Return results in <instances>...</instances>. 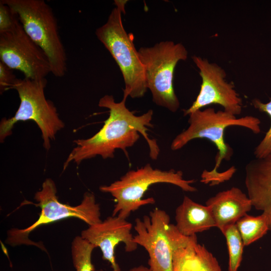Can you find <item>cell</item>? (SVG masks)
<instances>
[{
    "mask_svg": "<svg viewBox=\"0 0 271 271\" xmlns=\"http://www.w3.org/2000/svg\"><path fill=\"white\" fill-rule=\"evenodd\" d=\"M126 98L119 102L115 101L111 95H105L98 102V106L109 110V117L102 127L92 137L77 139L76 145L64 164V170L70 162L79 164L82 161L100 156L103 159L112 158L116 149L122 150L127 155L126 149L134 145L140 138L139 133L147 142L150 156L156 160L160 149L155 139H151L147 133L148 127H153L151 121L153 115L152 109L137 116L125 106Z\"/></svg>",
    "mask_w": 271,
    "mask_h": 271,
    "instance_id": "cell-1",
    "label": "cell"
},
{
    "mask_svg": "<svg viewBox=\"0 0 271 271\" xmlns=\"http://www.w3.org/2000/svg\"><path fill=\"white\" fill-rule=\"evenodd\" d=\"M189 115V127L173 140L171 145V150L181 149L194 139L209 140L215 145L218 150L215 157V165L211 171H203L201 176V182L214 185L229 180L236 171L234 167L223 172H218L222 160H229L233 154L232 149L224 139L225 129L231 126H238L246 128L257 134L261 131L260 120L251 115L237 118L235 115L224 110L215 111L211 107L198 110Z\"/></svg>",
    "mask_w": 271,
    "mask_h": 271,
    "instance_id": "cell-2",
    "label": "cell"
},
{
    "mask_svg": "<svg viewBox=\"0 0 271 271\" xmlns=\"http://www.w3.org/2000/svg\"><path fill=\"white\" fill-rule=\"evenodd\" d=\"M17 14L28 35L46 54L51 73L62 77L67 71V57L57 19L44 0H1Z\"/></svg>",
    "mask_w": 271,
    "mask_h": 271,
    "instance_id": "cell-3",
    "label": "cell"
},
{
    "mask_svg": "<svg viewBox=\"0 0 271 271\" xmlns=\"http://www.w3.org/2000/svg\"><path fill=\"white\" fill-rule=\"evenodd\" d=\"M126 1H115L107 21L97 28L95 35L117 64L125 84L123 98L143 97L148 88L143 66L133 39L125 30L121 18Z\"/></svg>",
    "mask_w": 271,
    "mask_h": 271,
    "instance_id": "cell-4",
    "label": "cell"
},
{
    "mask_svg": "<svg viewBox=\"0 0 271 271\" xmlns=\"http://www.w3.org/2000/svg\"><path fill=\"white\" fill-rule=\"evenodd\" d=\"M181 171L170 170L162 171L154 169L150 164L131 170L108 186H102L99 190L110 194L114 199L115 204L112 216H118L126 219L131 213L142 206L154 204L153 197L142 199L145 193L152 185L168 183L176 185L186 192H195L197 189L191 185L195 180H185Z\"/></svg>",
    "mask_w": 271,
    "mask_h": 271,
    "instance_id": "cell-5",
    "label": "cell"
},
{
    "mask_svg": "<svg viewBox=\"0 0 271 271\" xmlns=\"http://www.w3.org/2000/svg\"><path fill=\"white\" fill-rule=\"evenodd\" d=\"M47 83L46 78L40 80L17 78L11 89L17 91L20 106L14 116L2 119L1 142L12 134L17 122L32 120L41 131L44 147L47 150L50 148V142L55 140L56 133L64 127V123L54 103L45 97L44 89Z\"/></svg>",
    "mask_w": 271,
    "mask_h": 271,
    "instance_id": "cell-6",
    "label": "cell"
},
{
    "mask_svg": "<svg viewBox=\"0 0 271 271\" xmlns=\"http://www.w3.org/2000/svg\"><path fill=\"white\" fill-rule=\"evenodd\" d=\"M138 51L153 101L172 112L177 111L180 102L173 87L174 72L179 61L187 59L186 48L181 43L166 41L141 47Z\"/></svg>",
    "mask_w": 271,
    "mask_h": 271,
    "instance_id": "cell-7",
    "label": "cell"
},
{
    "mask_svg": "<svg viewBox=\"0 0 271 271\" xmlns=\"http://www.w3.org/2000/svg\"><path fill=\"white\" fill-rule=\"evenodd\" d=\"M56 187L51 179H47L42 188L37 192L34 199L40 207L41 213L37 221L24 229L13 228L8 232L7 242L12 246L21 244L33 245L40 248L44 247L38 243L31 241L29 234L37 227L69 217L80 219L89 226L101 222L99 205L96 203L95 196L86 192L80 204L72 206L59 202L56 196Z\"/></svg>",
    "mask_w": 271,
    "mask_h": 271,
    "instance_id": "cell-8",
    "label": "cell"
},
{
    "mask_svg": "<svg viewBox=\"0 0 271 271\" xmlns=\"http://www.w3.org/2000/svg\"><path fill=\"white\" fill-rule=\"evenodd\" d=\"M134 229L137 232L134 241L148 252L151 271H173L175 250L187 244L194 236L181 234L175 225L170 223L167 212L157 208L149 215L136 218Z\"/></svg>",
    "mask_w": 271,
    "mask_h": 271,
    "instance_id": "cell-9",
    "label": "cell"
},
{
    "mask_svg": "<svg viewBox=\"0 0 271 271\" xmlns=\"http://www.w3.org/2000/svg\"><path fill=\"white\" fill-rule=\"evenodd\" d=\"M0 60L22 72L25 78L40 80L51 73L46 54L25 32L20 21L11 30L0 33Z\"/></svg>",
    "mask_w": 271,
    "mask_h": 271,
    "instance_id": "cell-10",
    "label": "cell"
},
{
    "mask_svg": "<svg viewBox=\"0 0 271 271\" xmlns=\"http://www.w3.org/2000/svg\"><path fill=\"white\" fill-rule=\"evenodd\" d=\"M192 58L199 70L202 83L196 100L189 108L183 110L184 115L213 104L220 105L224 111L235 116L240 114L242 108V99L233 84L226 80L225 70L206 59L195 55Z\"/></svg>",
    "mask_w": 271,
    "mask_h": 271,
    "instance_id": "cell-11",
    "label": "cell"
},
{
    "mask_svg": "<svg viewBox=\"0 0 271 271\" xmlns=\"http://www.w3.org/2000/svg\"><path fill=\"white\" fill-rule=\"evenodd\" d=\"M131 229L132 224L125 219L111 216L89 226L81 232V236L95 247L100 248L103 259L109 262L112 271H121L116 261L115 248L122 242L125 251L130 252L137 249L138 245L134 241Z\"/></svg>",
    "mask_w": 271,
    "mask_h": 271,
    "instance_id": "cell-12",
    "label": "cell"
},
{
    "mask_svg": "<svg viewBox=\"0 0 271 271\" xmlns=\"http://www.w3.org/2000/svg\"><path fill=\"white\" fill-rule=\"evenodd\" d=\"M245 185L252 205L265 214L271 231V152L255 158L245 166Z\"/></svg>",
    "mask_w": 271,
    "mask_h": 271,
    "instance_id": "cell-13",
    "label": "cell"
},
{
    "mask_svg": "<svg viewBox=\"0 0 271 271\" xmlns=\"http://www.w3.org/2000/svg\"><path fill=\"white\" fill-rule=\"evenodd\" d=\"M206 205L211 211L216 227L221 232L228 226L235 224L252 207L248 196L235 187L218 192L207 200Z\"/></svg>",
    "mask_w": 271,
    "mask_h": 271,
    "instance_id": "cell-14",
    "label": "cell"
},
{
    "mask_svg": "<svg viewBox=\"0 0 271 271\" xmlns=\"http://www.w3.org/2000/svg\"><path fill=\"white\" fill-rule=\"evenodd\" d=\"M176 227L186 236L207 230L216 224L211 211L207 205L194 202L187 196L175 211Z\"/></svg>",
    "mask_w": 271,
    "mask_h": 271,
    "instance_id": "cell-15",
    "label": "cell"
},
{
    "mask_svg": "<svg viewBox=\"0 0 271 271\" xmlns=\"http://www.w3.org/2000/svg\"><path fill=\"white\" fill-rule=\"evenodd\" d=\"M243 244L247 246L264 235L269 230V220L262 213L257 216L245 214L235 223Z\"/></svg>",
    "mask_w": 271,
    "mask_h": 271,
    "instance_id": "cell-16",
    "label": "cell"
},
{
    "mask_svg": "<svg viewBox=\"0 0 271 271\" xmlns=\"http://www.w3.org/2000/svg\"><path fill=\"white\" fill-rule=\"evenodd\" d=\"M95 248L94 245L81 236L74 238L71 245V254L76 271H94L91 256Z\"/></svg>",
    "mask_w": 271,
    "mask_h": 271,
    "instance_id": "cell-17",
    "label": "cell"
},
{
    "mask_svg": "<svg viewBox=\"0 0 271 271\" xmlns=\"http://www.w3.org/2000/svg\"><path fill=\"white\" fill-rule=\"evenodd\" d=\"M227 242L229 263L228 271H237L242 258L244 246L236 224L228 226L222 231Z\"/></svg>",
    "mask_w": 271,
    "mask_h": 271,
    "instance_id": "cell-18",
    "label": "cell"
},
{
    "mask_svg": "<svg viewBox=\"0 0 271 271\" xmlns=\"http://www.w3.org/2000/svg\"><path fill=\"white\" fill-rule=\"evenodd\" d=\"M193 271H222L215 257L204 245L197 243L192 259Z\"/></svg>",
    "mask_w": 271,
    "mask_h": 271,
    "instance_id": "cell-19",
    "label": "cell"
},
{
    "mask_svg": "<svg viewBox=\"0 0 271 271\" xmlns=\"http://www.w3.org/2000/svg\"><path fill=\"white\" fill-rule=\"evenodd\" d=\"M197 243L196 235H194L187 244L175 250L173 271H193L192 259Z\"/></svg>",
    "mask_w": 271,
    "mask_h": 271,
    "instance_id": "cell-20",
    "label": "cell"
},
{
    "mask_svg": "<svg viewBox=\"0 0 271 271\" xmlns=\"http://www.w3.org/2000/svg\"><path fill=\"white\" fill-rule=\"evenodd\" d=\"M252 104L254 108L261 112H264L268 114L271 118V98L269 102L263 103L257 98L252 100ZM271 152V125L266 132L263 139L256 147L254 151V154L256 158H261Z\"/></svg>",
    "mask_w": 271,
    "mask_h": 271,
    "instance_id": "cell-21",
    "label": "cell"
},
{
    "mask_svg": "<svg viewBox=\"0 0 271 271\" xmlns=\"http://www.w3.org/2000/svg\"><path fill=\"white\" fill-rule=\"evenodd\" d=\"M19 22L17 14L7 4L0 1V33L13 29Z\"/></svg>",
    "mask_w": 271,
    "mask_h": 271,
    "instance_id": "cell-22",
    "label": "cell"
},
{
    "mask_svg": "<svg viewBox=\"0 0 271 271\" xmlns=\"http://www.w3.org/2000/svg\"><path fill=\"white\" fill-rule=\"evenodd\" d=\"M17 78L13 70L0 61V92L3 94L5 91L10 89Z\"/></svg>",
    "mask_w": 271,
    "mask_h": 271,
    "instance_id": "cell-23",
    "label": "cell"
},
{
    "mask_svg": "<svg viewBox=\"0 0 271 271\" xmlns=\"http://www.w3.org/2000/svg\"><path fill=\"white\" fill-rule=\"evenodd\" d=\"M128 271H151L149 267H147L144 265H141L140 266L134 267L130 268Z\"/></svg>",
    "mask_w": 271,
    "mask_h": 271,
    "instance_id": "cell-24",
    "label": "cell"
}]
</instances>
